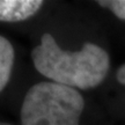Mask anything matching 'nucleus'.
<instances>
[{
    "label": "nucleus",
    "instance_id": "6",
    "mask_svg": "<svg viewBox=\"0 0 125 125\" xmlns=\"http://www.w3.org/2000/svg\"><path fill=\"white\" fill-rule=\"evenodd\" d=\"M116 76H117V80H118L119 83L125 85V64L124 65H122V66L118 68Z\"/></svg>",
    "mask_w": 125,
    "mask_h": 125
},
{
    "label": "nucleus",
    "instance_id": "1",
    "mask_svg": "<svg viewBox=\"0 0 125 125\" xmlns=\"http://www.w3.org/2000/svg\"><path fill=\"white\" fill-rule=\"evenodd\" d=\"M31 58L36 70L52 82L81 89L98 86L110 66L109 54L98 45L86 43L79 51H65L49 32L43 34Z\"/></svg>",
    "mask_w": 125,
    "mask_h": 125
},
{
    "label": "nucleus",
    "instance_id": "4",
    "mask_svg": "<svg viewBox=\"0 0 125 125\" xmlns=\"http://www.w3.org/2000/svg\"><path fill=\"white\" fill-rule=\"evenodd\" d=\"M14 64V49L7 38L0 35V92L8 83Z\"/></svg>",
    "mask_w": 125,
    "mask_h": 125
},
{
    "label": "nucleus",
    "instance_id": "7",
    "mask_svg": "<svg viewBox=\"0 0 125 125\" xmlns=\"http://www.w3.org/2000/svg\"><path fill=\"white\" fill-rule=\"evenodd\" d=\"M0 125H13V124H8V123H0Z\"/></svg>",
    "mask_w": 125,
    "mask_h": 125
},
{
    "label": "nucleus",
    "instance_id": "5",
    "mask_svg": "<svg viewBox=\"0 0 125 125\" xmlns=\"http://www.w3.org/2000/svg\"><path fill=\"white\" fill-rule=\"evenodd\" d=\"M102 7H107L116 15L117 18L125 20V0H110V1H98Z\"/></svg>",
    "mask_w": 125,
    "mask_h": 125
},
{
    "label": "nucleus",
    "instance_id": "2",
    "mask_svg": "<svg viewBox=\"0 0 125 125\" xmlns=\"http://www.w3.org/2000/svg\"><path fill=\"white\" fill-rule=\"evenodd\" d=\"M85 108L81 94L56 82H40L29 88L21 107L22 125H79Z\"/></svg>",
    "mask_w": 125,
    "mask_h": 125
},
{
    "label": "nucleus",
    "instance_id": "3",
    "mask_svg": "<svg viewBox=\"0 0 125 125\" xmlns=\"http://www.w3.org/2000/svg\"><path fill=\"white\" fill-rule=\"evenodd\" d=\"M43 6L40 0H0V21L19 22L35 15Z\"/></svg>",
    "mask_w": 125,
    "mask_h": 125
}]
</instances>
